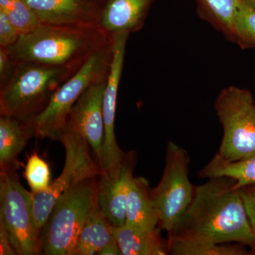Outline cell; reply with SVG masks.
Returning <instances> with one entry per match:
<instances>
[{
  "instance_id": "obj_23",
  "label": "cell",
  "mask_w": 255,
  "mask_h": 255,
  "mask_svg": "<svg viewBox=\"0 0 255 255\" xmlns=\"http://www.w3.org/2000/svg\"><path fill=\"white\" fill-rule=\"evenodd\" d=\"M24 177L33 193L46 191L51 183L49 166L37 153L32 154L28 157Z\"/></svg>"
},
{
  "instance_id": "obj_12",
  "label": "cell",
  "mask_w": 255,
  "mask_h": 255,
  "mask_svg": "<svg viewBox=\"0 0 255 255\" xmlns=\"http://www.w3.org/2000/svg\"><path fill=\"white\" fill-rule=\"evenodd\" d=\"M106 83L107 80L90 85L75 102L68 118V122L88 143L98 163L105 140L103 102Z\"/></svg>"
},
{
  "instance_id": "obj_30",
  "label": "cell",
  "mask_w": 255,
  "mask_h": 255,
  "mask_svg": "<svg viewBox=\"0 0 255 255\" xmlns=\"http://www.w3.org/2000/svg\"><path fill=\"white\" fill-rule=\"evenodd\" d=\"M245 1H246L248 4H251L255 9V0H245Z\"/></svg>"
},
{
  "instance_id": "obj_8",
  "label": "cell",
  "mask_w": 255,
  "mask_h": 255,
  "mask_svg": "<svg viewBox=\"0 0 255 255\" xmlns=\"http://www.w3.org/2000/svg\"><path fill=\"white\" fill-rule=\"evenodd\" d=\"M190 157L187 151L169 141L166 148L165 166L158 185L151 196L159 216L158 227L170 233L190 205L195 188L189 178Z\"/></svg>"
},
{
  "instance_id": "obj_24",
  "label": "cell",
  "mask_w": 255,
  "mask_h": 255,
  "mask_svg": "<svg viewBox=\"0 0 255 255\" xmlns=\"http://www.w3.org/2000/svg\"><path fill=\"white\" fill-rule=\"evenodd\" d=\"M199 1L203 7L233 34L235 21L242 0H199Z\"/></svg>"
},
{
  "instance_id": "obj_19",
  "label": "cell",
  "mask_w": 255,
  "mask_h": 255,
  "mask_svg": "<svg viewBox=\"0 0 255 255\" xmlns=\"http://www.w3.org/2000/svg\"><path fill=\"white\" fill-rule=\"evenodd\" d=\"M201 178L227 177L236 182V187L255 184V155L238 162H225L215 155L200 172Z\"/></svg>"
},
{
  "instance_id": "obj_7",
  "label": "cell",
  "mask_w": 255,
  "mask_h": 255,
  "mask_svg": "<svg viewBox=\"0 0 255 255\" xmlns=\"http://www.w3.org/2000/svg\"><path fill=\"white\" fill-rule=\"evenodd\" d=\"M65 150L61 174L42 192L33 193V216L38 232L41 233L55 203L60 196L78 184L97 177L102 172L100 164L91 155L86 140L70 122L60 137Z\"/></svg>"
},
{
  "instance_id": "obj_6",
  "label": "cell",
  "mask_w": 255,
  "mask_h": 255,
  "mask_svg": "<svg viewBox=\"0 0 255 255\" xmlns=\"http://www.w3.org/2000/svg\"><path fill=\"white\" fill-rule=\"evenodd\" d=\"M215 110L223 130L216 155L228 162L255 155V102L251 92L228 87L216 99Z\"/></svg>"
},
{
  "instance_id": "obj_20",
  "label": "cell",
  "mask_w": 255,
  "mask_h": 255,
  "mask_svg": "<svg viewBox=\"0 0 255 255\" xmlns=\"http://www.w3.org/2000/svg\"><path fill=\"white\" fill-rule=\"evenodd\" d=\"M169 254L174 255H248L246 246L241 243H184L168 241Z\"/></svg>"
},
{
  "instance_id": "obj_9",
  "label": "cell",
  "mask_w": 255,
  "mask_h": 255,
  "mask_svg": "<svg viewBox=\"0 0 255 255\" xmlns=\"http://www.w3.org/2000/svg\"><path fill=\"white\" fill-rule=\"evenodd\" d=\"M33 194L23 187L16 172L0 173V223L18 255L41 254V233L33 216Z\"/></svg>"
},
{
  "instance_id": "obj_15",
  "label": "cell",
  "mask_w": 255,
  "mask_h": 255,
  "mask_svg": "<svg viewBox=\"0 0 255 255\" xmlns=\"http://www.w3.org/2000/svg\"><path fill=\"white\" fill-rule=\"evenodd\" d=\"M126 223L142 231L159 228V216L145 178L132 177L129 187Z\"/></svg>"
},
{
  "instance_id": "obj_5",
  "label": "cell",
  "mask_w": 255,
  "mask_h": 255,
  "mask_svg": "<svg viewBox=\"0 0 255 255\" xmlns=\"http://www.w3.org/2000/svg\"><path fill=\"white\" fill-rule=\"evenodd\" d=\"M96 178L80 183L55 203L41 231V254L74 255L82 228L97 205Z\"/></svg>"
},
{
  "instance_id": "obj_18",
  "label": "cell",
  "mask_w": 255,
  "mask_h": 255,
  "mask_svg": "<svg viewBox=\"0 0 255 255\" xmlns=\"http://www.w3.org/2000/svg\"><path fill=\"white\" fill-rule=\"evenodd\" d=\"M114 230L113 225L97 205L82 228L73 255H98L114 238Z\"/></svg>"
},
{
  "instance_id": "obj_10",
  "label": "cell",
  "mask_w": 255,
  "mask_h": 255,
  "mask_svg": "<svg viewBox=\"0 0 255 255\" xmlns=\"http://www.w3.org/2000/svg\"><path fill=\"white\" fill-rule=\"evenodd\" d=\"M128 37L129 33H119L112 37V60L104 95L105 140L99 162L102 169H107L115 165L122 160L126 154L117 141L115 119L119 83L123 72Z\"/></svg>"
},
{
  "instance_id": "obj_21",
  "label": "cell",
  "mask_w": 255,
  "mask_h": 255,
  "mask_svg": "<svg viewBox=\"0 0 255 255\" xmlns=\"http://www.w3.org/2000/svg\"><path fill=\"white\" fill-rule=\"evenodd\" d=\"M0 9L6 11L21 35L29 33L40 25L26 0H0Z\"/></svg>"
},
{
  "instance_id": "obj_26",
  "label": "cell",
  "mask_w": 255,
  "mask_h": 255,
  "mask_svg": "<svg viewBox=\"0 0 255 255\" xmlns=\"http://www.w3.org/2000/svg\"><path fill=\"white\" fill-rule=\"evenodd\" d=\"M16 67L17 63L10 54L9 48L0 47V90L11 81Z\"/></svg>"
},
{
  "instance_id": "obj_31",
  "label": "cell",
  "mask_w": 255,
  "mask_h": 255,
  "mask_svg": "<svg viewBox=\"0 0 255 255\" xmlns=\"http://www.w3.org/2000/svg\"><path fill=\"white\" fill-rule=\"evenodd\" d=\"M251 252L252 253V254H255V244L253 245V246L251 247Z\"/></svg>"
},
{
  "instance_id": "obj_27",
  "label": "cell",
  "mask_w": 255,
  "mask_h": 255,
  "mask_svg": "<svg viewBox=\"0 0 255 255\" xmlns=\"http://www.w3.org/2000/svg\"><path fill=\"white\" fill-rule=\"evenodd\" d=\"M247 216L255 235V184L238 188Z\"/></svg>"
},
{
  "instance_id": "obj_1",
  "label": "cell",
  "mask_w": 255,
  "mask_h": 255,
  "mask_svg": "<svg viewBox=\"0 0 255 255\" xmlns=\"http://www.w3.org/2000/svg\"><path fill=\"white\" fill-rule=\"evenodd\" d=\"M195 188L194 198L172 231L168 241L184 243H255L246 209L232 178H210Z\"/></svg>"
},
{
  "instance_id": "obj_11",
  "label": "cell",
  "mask_w": 255,
  "mask_h": 255,
  "mask_svg": "<svg viewBox=\"0 0 255 255\" xmlns=\"http://www.w3.org/2000/svg\"><path fill=\"white\" fill-rule=\"evenodd\" d=\"M136 157L135 151L127 152L120 162L102 169L96 178L97 206L115 227L126 223L128 194Z\"/></svg>"
},
{
  "instance_id": "obj_3",
  "label": "cell",
  "mask_w": 255,
  "mask_h": 255,
  "mask_svg": "<svg viewBox=\"0 0 255 255\" xmlns=\"http://www.w3.org/2000/svg\"><path fill=\"white\" fill-rule=\"evenodd\" d=\"M77 71L63 67L18 63L11 81L0 90V116L28 122L41 114L58 87Z\"/></svg>"
},
{
  "instance_id": "obj_4",
  "label": "cell",
  "mask_w": 255,
  "mask_h": 255,
  "mask_svg": "<svg viewBox=\"0 0 255 255\" xmlns=\"http://www.w3.org/2000/svg\"><path fill=\"white\" fill-rule=\"evenodd\" d=\"M112 56L111 40L58 87L41 114L25 122L33 137L59 140L68 125L70 111L80 96L92 84L107 80Z\"/></svg>"
},
{
  "instance_id": "obj_16",
  "label": "cell",
  "mask_w": 255,
  "mask_h": 255,
  "mask_svg": "<svg viewBox=\"0 0 255 255\" xmlns=\"http://www.w3.org/2000/svg\"><path fill=\"white\" fill-rule=\"evenodd\" d=\"M33 137L26 122L0 116V169L1 172H16L21 164L18 156Z\"/></svg>"
},
{
  "instance_id": "obj_13",
  "label": "cell",
  "mask_w": 255,
  "mask_h": 255,
  "mask_svg": "<svg viewBox=\"0 0 255 255\" xmlns=\"http://www.w3.org/2000/svg\"><path fill=\"white\" fill-rule=\"evenodd\" d=\"M26 1L40 23L100 27L102 4L97 0Z\"/></svg>"
},
{
  "instance_id": "obj_25",
  "label": "cell",
  "mask_w": 255,
  "mask_h": 255,
  "mask_svg": "<svg viewBox=\"0 0 255 255\" xmlns=\"http://www.w3.org/2000/svg\"><path fill=\"white\" fill-rule=\"evenodd\" d=\"M20 34L4 9H0V47L9 48L17 42Z\"/></svg>"
},
{
  "instance_id": "obj_28",
  "label": "cell",
  "mask_w": 255,
  "mask_h": 255,
  "mask_svg": "<svg viewBox=\"0 0 255 255\" xmlns=\"http://www.w3.org/2000/svg\"><path fill=\"white\" fill-rule=\"evenodd\" d=\"M0 255H16L12 244H11L9 234H8L4 225L1 223H0Z\"/></svg>"
},
{
  "instance_id": "obj_32",
  "label": "cell",
  "mask_w": 255,
  "mask_h": 255,
  "mask_svg": "<svg viewBox=\"0 0 255 255\" xmlns=\"http://www.w3.org/2000/svg\"><path fill=\"white\" fill-rule=\"evenodd\" d=\"M97 1H98L99 2H100L101 4H103L107 0H97Z\"/></svg>"
},
{
  "instance_id": "obj_29",
  "label": "cell",
  "mask_w": 255,
  "mask_h": 255,
  "mask_svg": "<svg viewBox=\"0 0 255 255\" xmlns=\"http://www.w3.org/2000/svg\"><path fill=\"white\" fill-rule=\"evenodd\" d=\"M98 255H122V253H121L120 248H119L118 243H117V240H116L115 237L113 238L98 253Z\"/></svg>"
},
{
  "instance_id": "obj_14",
  "label": "cell",
  "mask_w": 255,
  "mask_h": 255,
  "mask_svg": "<svg viewBox=\"0 0 255 255\" xmlns=\"http://www.w3.org/2000/svg\"><path fill=\"white\" fill-rule=\"evenodd\" d=\"M155 0H107L102 4L100 27L106 34L138 31Z\"/></svg>"
},
{
  "instance_id": "obj_17",
  "label": "cell",
  "mask_w": 255,
  "mask_h": 255,
  "mask_svg": "<svg viewBox=\"0 0 255 255\" xmlns=\"http://www.w3.org/2000/svg\"><path fill=\"white\" fill-rule=\"evenodd\" d=\"M160 230L142 231L125 223L114 226V234L122 255H165L168 246L162 241Z\"/></svg>"
},
{
  "instance_id": "obj_22",
  "label": "cell",
  "mask_w": 255,
  "mask_h": 255,
  "mask_svg": "<svg viewBox=\"0 0 255 255\" xmlns=\"http://www.w3.org/2000/svg\"><path fill=\"white\" fill-rule=\"evenodd\" d=\"M233 34L244 46L255 47V9L245 0L240 4Z\"/></svg>"
},
{
  "instance_id": "obj_2",
  "label": "cell",
  "mask_w": 255,
  "mask_h": 255,
  "mask_svg": "<svg viewBox=\"0 0 255 255\" xmlns=\"http://www.w3.org/2000/svg\"><path fill=\"white\" fill-rule=\"evenodd\" d=\"M111 40L97 26L40 23L8 48L17 63H39L78 71Z\"/></svg>"
}]
</instances>
